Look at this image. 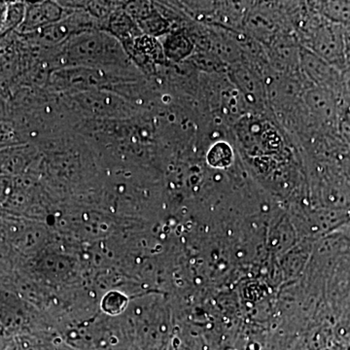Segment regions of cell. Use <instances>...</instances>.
Here are the masks:
<instances>
[{
	"label": "cell",
	"mask_w": 350,
	"mask_h": 350,
	"mask_svg": "<svg viewBox=\"0 0 350 350\" xmlns=\"http://www.w3.org/2000/svg\"><path fill=\"white\" fill-rule=\"evenodd\" d=\"M1 112H2V107H1V103H0V114H1Z\"/></svg>",
	"instance_id": "obj_19"
},
{
	"label": "cell",
	"mask_w": 350,
	"mask_h": 350,
	"mask_svg": "<svg viewBox=\"0 0 350 350\" xmlns=\"http://www.w3.org/2000/svg\"><path fill=\"white\" fill-rule=\"evenodd\" d=\"M56 62L68 68L128 69L130 59L123 46L107 32H86L68 39L62 45Z\"/></svg>",
	"instance_id": "obj_1"
},
{
	"label": "cell",
	"mask_w": 350,
	"mask_h": 350,
	"mask_svg": "<svg viewBox=\"0 0 350 350\" xmlns=\"http://www.w3.org/2000/svg\"><path fill=\"white\" fill-rule=\"evenodd\" d=\"M345 56L347 71H350V29H345Z\"/></svg>",
	"instance_id": "obj_16"
},
{
	"label": "cell",
	"mask_w": 350,
	"mask_h": 350,
	"mask_svg": "<svg viewBox=\"0 0 350 350\" xmlns=\"http://www.w3.org/2000/svg\"><path fill=\"white\" fill-rule=\"evenodd\" d=\"M300 73L310 86L326 88L345 94V73L301 45Z\"/></svg>",
	"instance_id": "obj_3"
},
{
	"label": "cell",
	"mask_w": 350,
	"mask_h": 350,
	"mask_svg": "<svg viewBox=\"0 0 350 350\" xmlns=\"http://www.w3.org/2000/svg\"><path fill=\"white\" fill-rule=\"evenodd\" d=\"M310 3L328 22L350 29V1H314Z\"/></svg>",
	"instance_id": "obj_10"
},
{
	"label": "cell",
	"mask_w": 350,
	"mask_h": 350,
	"mask_svg": "<svg viewBox=\"0 0 350 350\" xmlns=\"http://www.w3.org/2000/svg\"><path fill=\"white\" fill-rule=\"evenodd\" d=\"M105 31L117 39L122 45L144 36L137 22L124 10L123 5L110 15L105 25Z\"/></svg>",
	"instance_id": "obj_9"
},
{
	"label": "cell",
	"mask_w": 350,
	"mask_h": 350,
	"mask_svg": "<svg viewBox=\"0 0 350 350\" xmlns=\"http://www.w3.org/2000/svg\"><path fill=\"white\" fill-rule=\"evenodd\" d=\"M8 2L0 1V36H2L4 25H5Z\"/></svg>",
	"instance_id": "obj_17"
},
{
	"label": "cell",
	"mask_w": 350,
	"mask_h": 350,
	"mask_svg": "<svg viewBox=\"0 0 350 350\" xmlns=\"http://www.w3.org/2000/svg\"><path fill=\"white\" fill-rule=\"evenodd\" d=\"M337 135L340 142L350 152V103L349 100H345L340 108L337 123Z\"/></svg>",
	"instance_id": "obj_14"
},
{
	"label": "cell",
	"mask_w": 350,
	"mask_h": 350,
	"mask_svg": "<svg viewBox=\"0 0 350 350\" xmlns=\"http://www.w3.org/2000/svg\"><path fill=\"white\" fill-rule=\"evenodd\" d=\"M25 8H27V3L25 2H8L5 25H4L2 36L12 29H19L24 21Z\"/></svg>",
	"instance_id": "obj_13"
},
{
	"label": "cell",
	"mask_w": 350,
	"mask_h": 350,
	"mask_svg": "<svg viewBox=\"0 0 350 350\" xmlns=\"http://www.w3.org/2000/svg\"><path fill=\"white\" fill-rule=\"evenodd\" d=\"M137 24L144 36L158 39L174 31L172 21L162 12L158 3H156V10L151 15Z\"/></svg>",
	"instance_id": "obj_11"
},
{
	"label": "cell",
	"mask_w": 350,
	"mask_h": 350,
	"mask_svg": "<svg viewBox=\"0 0 350 350\" xmlns=\"http://www.w3.org/2000/svg\"><path fill=\"white\" fill-rule=\"evenodd\" d=\"M349 350H350V349H349Z\"/></svg>",
	"instance_id": "obj_20"
},
{
	"label": "cell",
	"mask_w": 350,
	"mask_h": 350,
	"mask_svg": "<svg viewBox=\"0 0 350 350\" xmlns=\"http://www.w3.org/2000/svg\"><path fill=\"white\" fill-rule=\"evenodd\" d=\"M345 92L350 103V71L345 73Z\"/></svg>",
	"instance_id": "obj_18"
},
{
	"label": "cell",
	"mask_w": 350,
	"mask_h": 350,
	"mask_svg": "<svg viewBox=\"0 0 350 350\" xmlns=\"http://www.w3.org/2000/svg\"><path fill=\"white\" fill-rule=\"evenodd\" d=\"M123 9L135 22L145 19L156 10L155 2L133 1L124 2Z\"/></svg>",
	"instance_id": "obj_15"
},
{
	"label": "cell",
	"mask_w": 350,
	"mask_h": 350,
	"mask_svg": "<svg viewBox=\"0 0 350 350\" xmlns=\"http://www.w3.org/2000/svg\"><path fill=\"white\" fill-rule=\"evenodd\" d=\"M347 100L345 94L326 88L308 87L303 103L312 129L319 135H337L338 115Z\"/></svg>",
	"instance_id": "obj_2"
},
{
	"label": "cell",
	"mask_w": 350,
	"mask_h": 350,
	"mask_svg": "<svg viewBox=\"0 0 350 350\" xmlns=\"http://www.w3.org/2000/svg\"><path fill=\"white\" fill-rule=\"evenodd\" d=\"M230 79L248 107L264 109L268 105L266 82L254 66L243 62L228 68Z\"/></svg>",
	"instance_id": "obj_4"
},
{
	"label": "cell",
	"mask_w": 350,
	"mask_h": 350,
	"mask_svg": "<svg viewBox=\"0 0 350 350\" xmlns=\"http://www.w3.org/2000/svg\"><path fill=\"white\" fill-rule=\"evenodd\" d=\"M234 149L229 142L221 140L211 145L207 152L206 161L209 165L216 169H225L232 163Z\"/></svg>",
	"instance_id": "obj_12"
},
{
	"label": "cell",
	"mask_w": 350,
	"mask_h": 350,
	"mask_svg": "<svg viewBox=\"0 0 350 350\" xmlns=\"http://www.w3.org/2000/svg\"><path fill=\"white\" fill-rule=\"evenodd\" d=\"M75 10L62 5L59 2L43 1L27 3L25 18L20 25V33L27 36L66 19Z\"/></svg>",
	"instance_id": "obj_6"
},
{
	"label": "cell",
	"mask_w": 350,
	"mask_h": 350,
	"mask_svg": "<svg viewBox=\"0 0 350 350\" xmlns=\"http://www.w3.org/2000/svg\"><path fill=\"white\" fill-rule=\"evenodd\" d=\"M122 46L131 64L144 72H154L157 66H163L167 61L160 39L144 34Z\"/></svg>",
	"instance_id": "obj_7"
},
{
	"label": "cell",
	"mask_w": 350,
	"mask_h": 350,
	"mask_svg": "<svg viewBox=\"0 0 350 350\" xmlns=\"http://www.w3.org/2000/svg\"><path fill=\"white\" fill-rule=\"evenodd\" d=\"M165 59L178 64L193 56L196 46L188 31L183 27H177L163 36L161 41Z\"/></svg>",
	"instance_id": "obj_8"
},
{
	"label": "cell",
	"mask_w": 350,
	"mask_h": 350,
	"mask_svg": "<svg viewBox=\"0 0 350 350\" xmlns=\"http://www.w3.org/2000/svg\"><path fill=\"white\" fill-rule=\"evenodd\" d=\"M265 52L271 68L278 75L300 73L301 44L290 31H283L266 45Z\"/></svg>",
	"instance_id": "obj_5"
}]
</instances>
